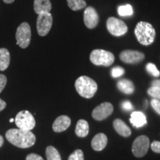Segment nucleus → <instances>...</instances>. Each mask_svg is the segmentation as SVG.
<instances>
[{
	"instance_id": "1",
	"label": "nucleus",
	"mask_w": 160,
	"mask_h": 160,
	"mask_svg": "<svg viewBox=\"0 0 160 160\" xmlns=\"http://www.w3.org/2000/svg\"><path fill=\"white\" fill-rule=\"evenodd\" d=\"M6 139L12 145L20 148H28L36 142V137L31 131L19 128L10 129L5 133Z\"/></svg>"
},
{
	"instance_id": "2",
	"label": "nucleus",
	"mask_w": 160,
	"mask_h": 160,
	"mask_svg": "<svg viewBox=\"0 0 160 160\" xmlns=\"http://www.w3.org/2000/svg\"><path fill=\"white\" fill-rule=\"evenodd\" d=\"M134 33L138 42L141 45L148 46L154 42L156 31L151 24L147 22H139L134 30Z\"/></svg>"
},
{
	"instance_id": "3",
	"label": "nucleus",
	"mask_w": 160,
	"mask_h": 160,
	"mask_svg": "<svg viewBox=\"0 0 160 160\" xmlns=\"http://www.w3.org/2000/svg\"><path fill=\"white\" fill-rule=\"evenodd\" d=\"M75 88L81 97L91 99L97 93L98 86L93 79L87 76H82L76 80Z\"/></svg>"
},
{
	"instance_id": "4",
	"label": "nucleus",
	"mask_w": 160,
	"mask_h": 160,
	"mask_svg": "<svg viewBox=\"0 0 160 160\" xmlns=\"http://www.w3.org/2000/svg\"><path fill=\"white\" fill-rule=\"evenodd\" d=\"M90 60L95 65L108 67L114 62L115 57L110 51L102 49H96L90 54Z\"/></svg>"
},
{
	"instance_id": "5",
	"label": "nucleus",
	"mask_w": 160,
	"mask_h": 160,
	"mask_svg": "<svg viewBox=\"0 0 160 160\" xmlns=\"http://www.w3.org/2000/svg\"><path fill=\"white\" fill-rule=\"evenodd\" d=\"M16 39L17 45L21 48L25 49L28 47L31 40V30L28 23L22 22L20 24L16 32Z\"/></svg>"
},
{
	"instance_id": "6",
	"label": "nucleus",
	"mask_w": 160,
	"mask_h": 160,
	"mask_svg": "<svg viewBox=\"0 0 160 160\" xmlns=\"http://www.w3.org/2000/svg\"><path fill=\"white\" fill-rule=\"evenodd\" d=\"M15 123L18 128L24 131H31L34 128L36 121L33 116L28 111H21L15 118Z\"/></svg>"
},
{
	"instance_id": "7",
	"label": "nucleus",
	"mask_w": 160,
	"mask_h": 160,
	"mask_svg": "<svg viewBox=\"0 0 160 160\" xmlns=\"http://www.w3.org/2000/svg\"><path fill=\"white\" fill-rule=\"evenodd\" d=\"M107 29L111 35L114 37H122L127 33L128 28L122 20L115 17H110L107 20Z\"/></svg>"
},
{
	"instance_id": "8",
	"label": "nucleus",
	"mask_w": 160,
	"mask_h": 160,
	"mask_svg": "<svg viewBox=\"0 0 160 160\" xmlns=\"http://www.w3.org/2000/svg\"><path fill=\"white\" fill-rule=\"evenodd\" d=\"M53 25V16L51 13H43L38 15L37 29L40 37H45L51 31Z\"/></svg>"
},
{
	"instance_id": "9",
	"label": "nucleus",
	"mask_w": 160,
	"mask_h": 160,
	"mask_svg": "<svg viewBox=\"0 0 160 160\" xmlns=\"http://www.w3.org/2000/svg\"><path fill=\"white\" fill-rule=\"evenodd\" d=\"M149 148V138L145 135H141L133 141L132 145V153L136 157H142L148 151Z\"/></svg>"
},
{
	"instance_id": "10",
	"label": "nucleus",
	"mask_w": 160,
	"mask_h": 160,
	"mask_svg": "<svg viewBox=\"0 0 160 160\" xmlns=\"http://www.w3.org/2000/svg\"><path fill=\"white\" fill-rule=\"evenodd\" d=\"M113 106L110 102H103L100 104L92 111V117L97 121L105 119L113 113Z\"/></svg>"
},
{
	"instance_id": "11",
	"label": "nucleus",
	"mask_w": 160,
	"mask_h": 160,
	"mask_svg": "<svg viewBox=\"0 0 160 160\" xmlns=\"http://www.w3.org/2000/svg\"><path fill=\"white\" fill-rule=\"evenodd\" d=\"M119 58L124 63L137 64L143 61L145 59V54L138 51L125 50L120 53Z\"/></svg>"
},
{
	"instance_id": "12",
	"label": "nucleus",
	"mask_w": 160,
	"mask_h": 160,
	"mask_svg": "<svg viewBox=\"0 0 160 160\" xmlns=\"http://www.w3.org/2000/svg\"><path fill=\"white\" fill-rule=\"evenodd\" d=\"M99 21V17L96 9L93 7L86 8L84 11V22L88 28L93 29L97 27Z\"/></svg>"
},
{
	"instance_id": "13",
	"label": "nucleus",
	"mask_w": 160,
	"mask_h": 160,
	"mask_svg": "<svg viewBox=\"0 0 160 160\" xmlns=\"http://www.w3.org/2000/svg\"><path fill=\"white\" fill-rule=\"evenodd\" d=\"M71 120L69 117L65 115H62L56 119L52 128H53V131L56 132V133H60V132L65 131V130L68 128L70 125H71Z\"/></svg>"
},
{
	"instance_id": "14",
	"label": "nucleus",
	"mask_w": 160,
	"mask_h": 160,
	"mask_svg": "<svg viewBox=\"0 0 160 160\" xmlns=\"http://www.w3.org/2000/svg\"><path fill=\"white\" fill-rule=\"evenodd\" d=\"M108 144V137L105 133H99L93 138L91 141L92 148L94 151H100L105 148Z\"/></svg>"
},
{
	"instance_id": "15",
	"label": "nucleus",
	"mask_w": 160,
	"mask_h": 160,
	"mask_svg": "<svg viewBox=\"0 0 160 160\" xmlns=\"http://www.w3.org/2000/svg\"><path fill=\"white\" fill-rule=\"evenodd\" d=\"M52 5L50 0H34L33 10L37 14L49 13L51 11Z\"/></svg>"
},
{
	"instance_id": "16",
	"label": "nucleus",
	"mask_w": 160,
	"mask_h": 160,
	"mask_svg": "<svg viewBox=\"0 0 160 160\" xmlns=\"http://www.w3.org/2000/svg\"><path fill=\"white\" fill-rule=\"evenodd\" d=\"M113 128L115 131L119 133V135L122 136L124 137H128L131 134V130L126 125L125 122L120 119H117L113 122Z\"/></svg>"
},
{
	"instance_id": "17",
	"label": "nucleus",
	"mask_w": 160,
	"mask_h": 160,
	"mask_svg": "<svg viewBox=\"0 0 160 160\" xmlns=\"http://www.w3.org/2000/svg\"><path fill=\"white\" fill-rule=\"evenodd\" d=\"M131 123L134 126L135 128H142L147 124V119H146L145 115L142 112L134 111L131 113V119H130Z\"/></svg>"
},
{
	"instance_id": "18",
	"label": "nucleus",
	"mask_w": 160,
	"mask_h": 160,
	"mask_svg": "<svg viewBox=\"0 0 160 160\" xmlns=\"http://www.w3.org/2000/svg\"><path fill=\"white\" fill-rule=\"evenodd\" d=\"M117 88L125 94H132L134 92L135 87L133 82L127 79H122L117 82Z\"/></svg>"
},
{
	"instance_id": "19",
	"label": "nucleus",
	"mask_w": 160,
	"mask_h": 160,
	"mask_svg": "<svg viewBox=\"0 0 160 160\" xmlns=\"http://www.w3.org/2000/svg\"><path fill=\"white\" fill-rule=\"evenodd\" d=\"M11 62V54L5 48H0V71H5L9 67Z\"/></svg>"
},
{
	"instance_id": "20",
	"label": "nucleus",
	"mask_w": 160,
	"mask_h": 160,
	"mask_svg": "<svg viewBox=\"0 0 160 160\" xmlns=\"http://www.w3.org/2000/svg\"><path fill=\"white\" fill-rule=\"evenodd\" d=\"M76 135L79 137H85L89 133L88 122L85 119H79L78 121L75 129Z\"/></svg>"
},
{
	"instance_id": "21",
	"label": "nucleus",
	"mask_w": 160,
	"mask_h": 160,
	"mask_svg": "<svg viewBox=\"0 0 160 160\" xmlns=\"http://www.w3.org/2000/svg\"><path fill=\"white\" fill-rule=\"evenodd\" d=\"M67 2L68 7L73 11L85 8L87 5L85 0H67Z\"/></svg>"
},
{
	"instance_id": "22",
	"label": "nucleus",
	"mask_w": 160,
	"mask_h": 160,
	"mask_svg": "<svg viewBox=\"0 0 160 160\" xmlns=\"http://www.w3.org/2000/svg\"><path fill=\"white\" fill-rule=\"evenodd\" d=\"M45 153L48 160H62L61 155L59 154V151L53 146L47 147Z\"/></svg>"
},
{
	"instance_id": "23",
	"label": "nucleus",
	"mask_w": 160,
	"mask_h": 160,
	"mask_svg": "<svg viewBox=\"0 0 160 160\" xmlns=\"http://www.w3.org/2000/svg\"><path fill=\"white\" fill-rule=\"evenodd\" d=\"M118 13L121 17H130L133 13V8L131 5H124L118 8Z\"/></svg>"
},
{
	"instance_id": "24",
	"label": "nucleus",
	"mask_w": 160,
	"mask_h": 160,
	"mask_svg": "<svg viewBox=\"0 0 160 160\" xmlns=\"http://www.w3.org/2000/svg\"><path fill=\"white\" fill-rule=\"evenodd\" d=\"M146 70L151 76L154 77H159L160 76V72L156 65L153 63H148L146 65Z\"/></svg>"
},
{
	"instance_id": "25",
	"label": "nucleus",
	"mask_w": 160,
	"mask_h": 160,
	"mask_svg": "<svg viewBox=\"0 0 160 160\" xmlns=\"http://www.w3.org/2000/svg\"><path fill=\"white\" fill-rule=\"evenodd\" d=\"M68 160H85L83 151L80 149L76 150L69 156Z\"/></svg>"
},
{
	"instance_id": "26",
	"label": "nucleus",
	"mask_w": 160,
	"mask_h": 160,
	"mask_svg": "<svg viewBox=\"0 0 160 160\" xmlns=\"http://www.w3.org/2000/svg\"><path fill=\"white\" fill-rule=\"evenodd\" d=\"M148 93L153 99L160 101V89L155 87H151L148 90Z\"/></svg>"
},
{
	"instance_id": "27",
	"label": "nucleus",
	"mask_w": 160,
	"mask_h": 160,
	"mask_svg": "<svg viewBox=\"0 0 160 160\" xmlns=\"http://www.w3.org/2000/svg\"><path fill=\"white\" fill-rule=\"evenodd\" d=\"M125 73V70L122 67H114L111 70V75L113 78H117L122 76Z\"/></svg>"
},
{
	"instance_id": "28",
	"label": "nucleus",
	"mask_w": 160,
	"mask_h": 160,
	"mask_svg": "<svg viewBox=\"0 0 160 160\" xmlns=\"http://www.w3.org/2000/svg\"><path fill=\"white\" fill-rule=\"evenodd\" d=\"M121 108L125 111H131L133 109V105H132V103L130 101H128V100L122 102L121 103Z\"/></svg>"
},
{
	"instance_id": "29",
	"label": "nucleus",
	"mask_w": 160,
	"mask_h": 160,
	"mask_svg": "<svg viewBox=\"0 0 160 160\" xmlns=\"http://www.w3.org/2000/svg\"><path fill=\"white\" fill-rule=\"evenodd\" d=\"M151 105L153 110L157 112L158 114L160 115V101L157 99H153L151 101Z\"/></svg>"
},
{
	"instance_id": "30",
	"label": "nucleus",
	"mask_w": 160,
	"mask_h": 160,
	"mask_svg": "<svg viewBox=\"0 0 160 160\" xmlns=\"http://www.w3.org/2000/svg\"><path fill=\"white\" fill-rule=\"evenodd\" d=\"M151 148L155 153H160V142L153 141L151 144Z\"/></svg>"
},
{
	"instance_id": "31",
	"label": "nucleus",
	"mask_w": 160,
	"mask_h": 160,
	"mask_svg": "<svg viewBox=\"0 0 160 160\" xmlns=\"http://www.w3.org/2000/svg\"><path fill=\"white\" fill-rule=\"evenodd\" d=\"M7 84V77L4 74L0 73V93L3 91Z\"/></svg>"
},
{
	"instance_id": "32",
	"label": "nucleus",
	"mask_w": 160,
	"mask_h": 160,
	"mask_svg": "<svg viewBox=\"0 0 160 160\" xmlns=\"http://www.w3.org/2000/svg\"><path fill=\"white\" fill-rule=\"evenodd\" d=\"M26 160H44L41 156L37 154V153H30L26 157Z\"/></svg>"
},
{
	"instance_id": "33",
	"label": "nucleus",
	"mask_w": 160,
	"mask_h": 160,
	"mask_svg": "<svg viewBox=\"0 0 160 160\" xmlns=\"http://www.w3.org/2000/svg\"><path fill=\"white\" fill-rule=\"evenodd\" d=\"M151 87H155L160 89V79H154L151 82Z\"/></svg>"
},
{
	"instance_id": "34",
	"label": "nucleus",
	"mask_w": 160,
	"mask_h": 160,
	"mask_svg": "<svg viewBox=\"0 0 160 160\" xmlns=\"http://www.w3.org/2000/svg\"><path fill=\"white\" fill-rule=\"evenodd\" d=\"M6 105H7V104H6L5 102L2 99H0V112L5 108Z\"/></svg>"
},
{
	"instance_id": "35",
	"label": "nucleus",
	"mask_w": 160,
	"mask_h": 160,
	"mask_svg": "<svg viewBox=\"0 0 160 160\" xmlns=\"http://www.w3.org/2000/svg\"><path fill=\"white\" fill-rule=\"evenodd\" d=\"M15 0H3V2L6 4H11L14 2Z\"/></svg>"
},
{
	"instance_id": "36",
	"label": "nucleus",
	"mask_w": 160,
	"mask_h": 160,
	"mask_svg": "<svg viewBox=\"0 0 160 160\" xmlns=\"http://www.w3.org/2000/svg\"><path fill=\"white\" fill-rule=\"evenodd\" d=\"M4 143V138L0 135V147H2Z\"/></svg>"
},
{
	"instance_id": "37",
	"label": "nucleus",
	"mask_w": 160,
	"mask_h": 160,
	"mask_svg": "<svg viewBox=\"0 0 160 160\" xmlns=\"http://www.w3.org/2000/svg\"><path fill=\"white\" fill-rule=\"evenodd\" d=\"M14 120L15 119H10V122H13L14 121Z\"/></svg>"
}]
</instances>
